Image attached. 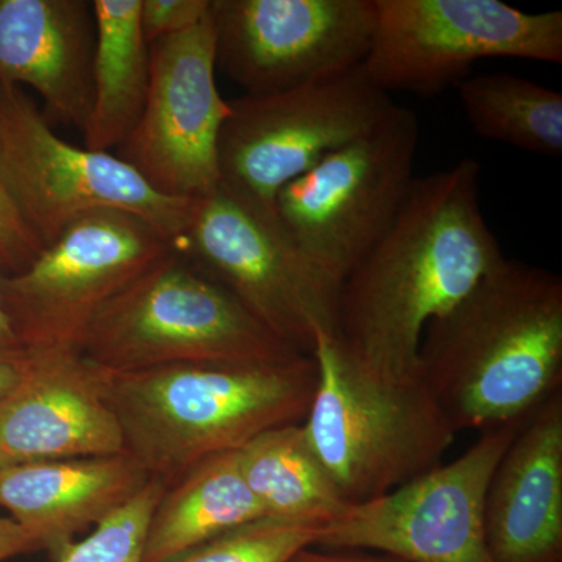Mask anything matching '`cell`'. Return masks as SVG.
<instances>
[{"label": "cell", "instance_id": "cell-1", "mask_svg": "<svg viewBox=\"0 0 562 562\" xmlns=\"http://www.w3.org/2000/svg\"><path fill=\"white\" fill-rule=\"evenodd\" d=\"M480 177L472 158L416 177L390 231L342 281L335 338L372 375L417 379L425 328L505 260Z\"/></svg>", "mask_w": 562, "mask_h": 562}, {"label": "cell", "instance_id": "cell-2", "mask_svg": "<svg viewBox=\"0 0 562 562\" xmlns=\"http://www.w3.org/2000/svg\"><path fill=\"white\" fill-rule=\"evenodd\" d=\"M417 379L457 432L527 420L561 391V277L505 257L425 328Z\"/></svg>", "mask_w": 562, "mask_h": 562}, {"label": "cell", "instance_id": "cell-3", "mask_svg": "<svg viewBox=\"0 0 562 562\" xmlns=\"http://www.w3.org/2000/svg\"><path fill=\"white\" fill-rule=\"evenodd\" d=\"M99 369L125 453L166 486L205 458L236 452L271 428L301 424L317 384L312 355L251 364L188 362L138 372Z\"/></svg>", "mask_w": 562, "mask_h": 562}, {"label": "cell", "instance_id": "cell-4", "mask_svg": "<svg viewBox=\"0 0 562 562\" xmlns=\"http://www.w3.org/2000/svg\"><path fill=\"white\" fill-rule=\"evenodd\" d=\"M306 441L346 505L373 501L441 464L457 430L419 379H379L321 333Z\"/></svg>", "mask_w": 562, "mask_h": 562}, {"label": "cell", "instance_id": "cell-5", "mask_svg": "<svg viewBox=\"0 0 562 562\" xmlns=\"http://www.w3.org/2000/svg\"><path fill=\"white\" fill-rule=\"evenodd\" d=\"M80 353L113 372L188 362L251 364L302 355L176 247L103 306L85 333Z\"/></svg>", "mask_w": 562, "mask_h": 562}, {"label": "cell", "instance_id": "cell-6", "mask_svg": "<svg viewBox=\"0 0 562 562\" xmlns=\"http://www.w3.org/2000/svg\"><path fill=\"white\" fill-rule=\"evenodd\" d=\"M419 138L416 113L394 105L371 132L277 195L281 227L336 286L390 231L408 198Z\"/></svg>", "mask_w": 562, "mask_h": 562}, {"label": "cell", "instance_id": "cell-7", "mask_svg": "<svg viewBox=\"0 0 562 562\" xmlns=\"http://www.w3.org/2000/svg\"><path fill=\"white\" fill-rule=\"evenodd\" d=\"M0 177L43 247L95 210L135 214L177 246L194 203L155 191L117 155L66 143L24 88L5 83H0Z\"/></svg>", "mask_w": 562, "mask_h": 562}, {"label": "cell", "instance_id": "cell-8", "mask_svg": "<svg viewBox=\"0 0 562 562\" xmlns=\"http://www.w3.org/2000/svg\"><path fill=\"white\" fill-rule=\"evenodd\" d=\"M394 105L362 65L292 90L236 99L217 140L220 187L277 216L276 199L288 183L371 132Z\"/></svg>", "mask_w": 562, "mask_h": 562}, {"label": "cell", "instance_id": "cell-9", "mask_svg": "<svg viewBox=\"0 0 562 562\" xmlns=\"http://www.w3.org/2000/svg\"><path fill=\"white\" fill-rule=\"evenodd\" d=\"M176 249L297 353L313 355L321 333L335 335L341 288L303 255L277 216L217 187L194 199Z\"/></svg>", "mask_w": 562, "mask_h": 562}, {"label": "cell", "instance_id": "cell-10", "mask_svg": "<svg viewBox=\"0 0 562 562\" xmlns=\"http://www.w3.org/2000/svg\"><path fill=\"white\" fill-rule=\"evenodd\" d=\"M173 247L125 211L95 210L70 222L24 271L2 277L3 303L25 353L80 351L103 306Z\"/></svg>", "mask_w": 562, "mask_h": 562}, {"label": "cell", "instance_id": "cell-11", "mask_svg": "<svg viewBox=\"0 0 562 562\" xmlns=\"http://www.w3.org/2000/svg\"><path fill=\"white\" fill-rule=\"evenodd\" d=\"M484 58L562 61V13H525L498 0H376L362 68L390 92L439 94Z\"/></svg>", "mask_w": 562, "mask_h": 562}, {"label": "cell", "instance_id": "cell-12", "mask_svg": "<svg viewBox=\"0 0 562 562\" xmlns=\"http://www.w3.org/2000/svg\"><path fill=\"white\" fill-rule=\"evenodd\" d=\"M524 422L482 431L457 460L373 501L346 505L316 547L371 550L402 562H492L484 502L492 473Z\"/></svg>", "mask_w": 562, "mask_h": 562}, {"label": "cell", "instance_id": "cell-13", "mask_svg": "<svg viewBox=\"0 0 562 562\" xmlns=\"http://www.w3.org/2000/svg\"><path fill=\"white\" fill-rule=\"evenodd\" d=\"M210 18L216 69L262 95L362 65L376 0H211Z\"/></svg>", "mask_w": 562, "mask_h": 562}, {"label": "cell", "instance_id": "cell-14", "mask_svg": "<svg viewBox=\"0 0 562 562\" xmlns=\"http://www.w3.org/2000/svg\"><path fill=\"white\" fill-rule=\"evenodd\" d=\"M228 114L209 13L191 31L150 44L146 103L117 157L162 195L202 198L220 187L217 140Z\"/></svg>", "mask_w": 562, "mask_h": 562}, {"label": "cell", "instance_id": "cell-15", "mask_svg": "<svg viewBox=\"0 0 562 562\" xmlns=\"http://www.w3.org/2000/svg\"><path fill=\"white\" fill-rule=\"evenodd\" d=\"M124 452L99 366L80 351L25 353L0 398V468Z\"/></svg>", "mask_w": 562, "mask_h": 562}, {"label": "cell", "instance_id": "cell-16", "mask_svg": "<svg viewBox=\"0 0 562 562\" xmlns=\"http://www.w3.org/2000/svg\"><path fill=\"white\" fill-rule=\"evenodd\" d=\"M492 562H562V392L524 422L484 502Z\"/></svg>", "mask_w": 562, "mask_h": 562}, {"label": "cell", "instance_id": "cell-17", "mask_svg": "<svg viewBox=\"0 0 562 562\" xmlns=\"http://www.w3.org/2000/svg\"><path fill=\"white\" fill-rule=\"evenodd\" d=\"M95 24L88 0H0V83L32 88L46 114L83 132Z\"/></svg>", "mask_w": 562, "mask_h": 562}, {"label": "cell", "instance_id": "cell-18", "mask_svg": "<svg viewBox=\"0 0 562 562\" xmlns=\"http://www.w3.org/2000/svg\"><path fill=\"white\" fill-rule=\"evenodd\" d=\"M151 476L128 453L0 468V506L58 560L77 532L120 509Z\"/></svg>", "mask_w": 562, "mask_h": 562}, {"label": "cell", "instance_id": "cell-19", "mask_svg": "<svg viewBox=\"0 0 562 562\" xmlns=\"http://www.w3.org/2000/svg\"><path fill=\"white\" fill-rule=\"evenodd\" d=\"M261 517L238 450L205 458L162 492L147 528L144 562H166Z\"/></svg>", "mask_w": 562, "mask_h": 562}, {"label": "cell", "instance_id": "cell-20", "mask_svg": "<svg viewBox=\"0 0 562 562\" xmlns=\"http://www.w3.org/2000/svg\"><path fill=\"white\" fill-rule=\"evenodd\" d=\"M140 0H92L95 44L91 109L83 147L110 151L131 136L150 80V46L139 24Z\"/></svg>", "mask_w": 562, "mask_h": 562}, {"label": "cell", "instance_id": "cell-21", "mask_svg": "<svg viewBox=\"0 0 562 562\" xmlns=\"http://www.w3.org/2000/svg\"><path fill=\"white\" fill-rule=\"evenodd\" d=\"M238 458L244 482L265 517L325 524L346 506L306 441L302 424L260 432L244 443Z\"/></svg>", "mask_w": 562, "mask_h": 562}, {"label": "cell", "instance_id": "cell-22", "mask_svg": "<svg viewBox=\"0 0 562 562\" xmlns=\"http://www.w3.org/2000/svg\"><path fill=\"white\" fill-rule=\"evenodd\" d=\"M476 135L516 149L561 158L562 94L536 81L495 72L458 83Z\"/></svg>", "mask_w": 562, "mask_h": 562}, {"label": "cell", "instance_id": "cell-23", "mask_svg": "<svg viewBox=\"0 0 562 562\" xmlns=\"http://www.w3.org/2000/svg\"><path fill=\"white\" fill-rule=\"evenodd\" d=\"M324 522L261 517L166 562H288L316 546Z\"/></svg>", "mask_w": 562, "mask_h": 562}, {"label": "cell", "instance_id": "cell-24", "mask_svg": "<svg viewBox=\"0 0 562 562\" xmlns=\"http://www.w3.org/2000/svg\"><path fill=\"white\" fill-rule=\"evenodd\" d=\"M166 483L150 479L132 498L110 514L79 542L70 543L55 562H144L147 528Z\"/></svg>", "mask_w": 562, "mask_h": 562}, {"label": "cell", "instance_id": "cell-25", "mask_svg": "<svg viewBox=\"0 0 562 562\" xmlns=\"http://www.w3.org/2000/svg\"><path fill=\"white\" fill-rule=\"evenodd\" d=\"M211 0H140L139 24L147 44L191 31L209 16Z\"/></svg>", "mask_w": 562, "mask_h": 562}, {"label": "cell", "instance_id": "cell-26", "mask_svg": "<svg viewBox=\"0 0 562 562\" xmlns=\"http://www.w3.org/2000/svg\"><path fill=\"white\" fill-rule=\"evenodd\" d=\"M43 250L29 231L0 177V269L5 276L24 271Z\"/></svg>", "mask_w": 562, "mask_h": 562}, {"label": "cell", "instance_id": "cell-27", "mask_svg": "<svg viewBox=\"0 0 562 562\" xmlns=\"http://www.w3.org/2000/svg\"><path fill=\"white\" fill-rule=\"evenodd\" d=\"M41 550L38 541L10 517H0V562Z\"/></svg>", "mask_w": 562, "mask_h": 562}, {"label": "cell", "instance_id": "cell-28", "mask_svg": "<svg viewBox=\"0 0 562 562\" xmlns=\"http://www.w3.org/2000/svg\"><path fill=\"white\" fill-rule=\"evenodd\" d=\"M5 276L0 269V362H20L25 358V349L22 347L2 295V277Z\"/></svg>", "mask_w": 562, "mask_h": 562}, {"label": "cell", "instance_id": "cell-29", "mask_svg": "<svg viewBox=\"0 0 562 562\" xmlns=\"http://www.w3.org/2000/svg\"><path fill=\"white\" fill-rule=\"evenodd\" d=\"M288 562H402L384 554H368L357 552H316L310 549L302 550Z\"/></svg>", "mask_w": 562, "mask_h": 562}, {"label": "cell", "instance_id": "cell-30", "mask_svg": "<svg viewBox=\"0 0 562 562\" xmlns=\"http://www.w3.org/2000/svg\"><path fill=\"white\" fill-rule=\"evenodd\" d=\"M20 362H0V398L16 384L21 376Z\"/></svg>", "mask_w": 562, "mask_h": 562}]
</instances>
